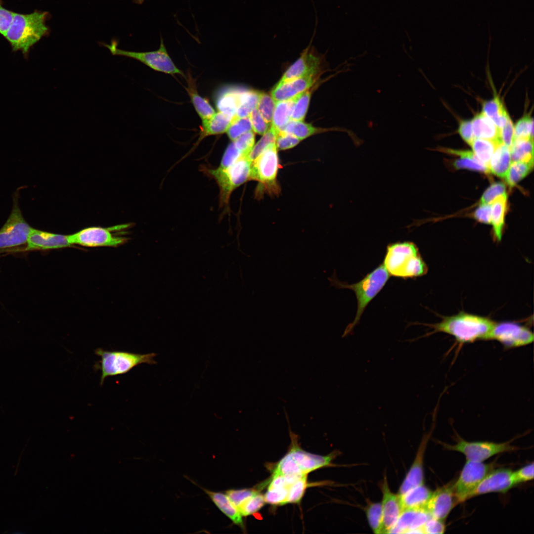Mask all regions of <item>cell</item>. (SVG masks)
Wrapping results in <instances>:
<instances>
[{
	"instance_id": "6da1fadb",
	"label": "cell",
	"mask_w": 534,
	"mask_h": 534,
	"mask_svg": "<svg viewBox=\"0 0 534 534\" xmlns=\"http://www.w3.org/2000/svg\"><path fill=\"white\" fill-rule=\"evenodd\" d=\"M495 322L487 317L461 312L454 315L444 317L439 323L424 324L434 329L432 333L424 336L435 332H443L453 337L460 344L490 340Z\"/></svg>"
},
{
	"instance_id": "7a4b0ae2",
	"label": "cell",
	"mask_w": 534,
	"mask_h": 534,
	"mask_svg": "<svg viewBox=\"0 0 534 534\" xmlns=\"http://www.w3.org/2000/svg\"><path fill=\"white\" fill-rule=\"evenodd\" d=\"M382 264L390 276L404 279L422 276L428 270L418 247L409 241L388 244Z\"/></svg>"
},
{
	"instance_id": "3957f363",
	"label": "cell",
	"mask_w": 534,
	"mask_h": 534,
	"mask_svg": "<svg viewBox=\"0 0 534 534\" xmlns=\"http://www.w3.org/2000/svg\"><path fill=\"white\" fill-rule=\"evenodd\" d=\"M48 14L46 11L37 10L28 14L14 13L4 36L13 51L20 50L27 56L30 48L47 35L49 29L45 22Z\"/></svg>"
},
{
	"instance_id": "277c9868",
	"label": "cell",
	"mask_w": 534,
	"mask_h": 534,
	"mask_svg": "<svg viewBox=\"0 0 534 534\" xmlns=\"http://www.w3.org/2000/svg\"><path fill=\"white\" fill-rule=\"evenodd\" d=\"M390 275L383 264L379 265L372 271L367 273L362 279L350 284L339 280L334 272L328 279L332 286L337 289H349L354 291L357 300V310L353 322L348 325L342 337L352 333L354 328L359 323L366 307L381 291L388 282Z\"/></svg>"
},
{
	"instance_id": "5b68a950",
	"label": "cell",
	"mask_w": 534,
	"mask_h": 534,
	"mask_svg": "<svg viewBox=\"0 0 534 534\" xmlns=\"http://www.w3.org/2000/svg\"><path fill=\"white\" fill-rule=\"evenodd\" d=\"M94 353L100 357V360L95 364V369L101 371L100 385H103L106 378L126 374L138 365L157 363L154 359L157 354L154 353L140 354L97 348Z\"/></svg>"
},
{
	"instance_id": "8992f818",
	"label": "cell",
	"mask_w": 534,
	"mask_h": 534,
	"mask_svg": "<svg viewBox=\"0 0 534 534\" xmlns=\"http://www.w3.org/2000/svg\"><path fill=\"white\" fill-rule=\"evenodd\" d=\"M251 161L248 156L242 155L232 165L217 168L202 167V171L213 178L219 189V202L221 207L226 206L232 192L250 180Z\"/></svg>"
},
{
	"instance_id": "52a82bcc",
	"label": "cell",
	"mask_w": 534,
	"mask_h": 534,
	"mask_svg": "<svg viewBox=\"0 0 534 534\" xmlns=\"http://www.w3.org/2000/svg\"><path fill=\"white\" fill-rule=\"evenodd\" d=\"M129 226L128 224H122L108 227H89L67 235V239L71 246L117 247L127 241L123 230Z\"/></svg>"
},
{
	"instance_id": "ba28073f",
	"label": "cell",
	"mask_w": 534,
	"mask_h": 534,
	"mask_svg": "<svg viewBox=\"0 0 534 534\" xmlns=\"http://www.w3.org/2000/svg\"><path fill=\"white\" fill-rule=\"evenodd\" d=\"M23 187H19L13 193L11 211L0 229V250L27 243L32 228L24 219L19 204L20 191Z\"/></svg>"
},
{
	"instance_id": "9c48e42d",
	"label": "cell",
	"mask_w": 534,
	"mask_h": 534,
	"mask_svg": "<svg viewBox=\"0 0 534 534\" xmlns=\"http://www.w3.org/2000/svg\"><path fill=\"white\" fill-rule=\"evenodd\" d=\"M104 46L109 50L112 55L134 59L157 71L171 75L178 74L184 76L182 72L175 65L168 54L162 37L159 48L152 51L135 52L125 50L118 48L117 43L115 41L112 42L110 44H104Z\"/></svg>"
},
{
	"instance_id": "30bf717a",
	"label": "cell",
	"mask_w": 534,
	"mask_h": 534,
	"mask_svg": "<svg viewBox=\"0 0 534 534\" xmlns=\"http://www.w3.org/2000/svg\"><path fill=\"white\" fill-rule=\"evenodd\" d=\"M275 143L270 145L251 163L250 180L258 181L261 187L276 193V178L279 167Z\"/></svg>"
},
{
	"instance_id": "8fae6325",
	"label": "cell",
	"mask_w": 534,
	"mask_h": 534,
	"mask_svg": "<svg viewBox=\"0 0 534 534\" xmlns=\"http://www.w3.org/2000/svg\"><path fill=\"white\" fill-rule=\"evenodd\" d=\"M494 463L466 461L458 479L454 483V491L458 503L470 498L472 492L487 475L494 468Z\"/></svg>"
},
{
	"instance_id": "7c38bea8",
	"label": "cell",
	"mask_w": 534,
	"mask_h": 534,
	"mask_svg": "<svg viewBox=\"0 0 534 534\" xmlns=\"http://www.w3.org/2000/svg\"><path fill=\"white\" fill-rule=\"evenodd\" d=\"M447 450L463 453L467 460L483 462L491 456L518 449L510 442L496 443L490 442H468L462 439L455 445L443 444Z\"/></svg>"
},
{
	"instance_id": "4fadbf2b",
	"label": "cell",
	"mask_w": 534,
	"mask_h": 534,
	"mask_svg": "<svg viewBox=\"0 0 534 534\" xmlns=\"http://www.w3.org/2000/svg\"><path fill=\"white\" fill-rule=\"evenodd\" d=\"M490 340L497 341L506 349L515 348L531 344L534 334L526 326L514 322H495Z\"/></svg>"
},
{
	"instance_id": "5bb4252c",
	"label": "cell",
	"mask_w": 534,
	"mask_h": 534,
	"mask_svg": "<svg viewBox=\"0 0 534 534\" xmlns=\"http://www.w3.org/2000/svg\"><path fill=\"white\" fill-rule=\"evenodd\" d=\"M454 483H449L432 492L425 508L431 517L444 521L458 504L454 491Z\"/></svg>"
},
{
	"instance_id": "9a60e30c",
	"label": "cell",
	"mask_w": 534,
	"mask_h": 534,
	"mask_svg": "<svg viewBox=\"0 0 534 534\" xmlns=\"http://www.w3.org/2000/svg\"><path fill=\"white\" fill-rule=\"evenodd\" d=\"M515 486L513 471L501 468L492 469L483 479L471 494L470 498L490 492L505 493Z\"/></svg>"
},
{
	"instance_id": "2e32d148",
	"label": "cell",
	"mask_w": 534,
	"mask_h": 534,
	"mask_svg": "<svg viewBox=\"0 0 534 534\" xmlns=\"http://www.w3.org/2000/svg\"><path fill=\"white\" fill-rule=\"evenodd\" d=\"M321 60L320 56L309 45L303 51L298 59L286 71L279 82L317 75L320 70Z\"/></svg>"
},
{
	"instance_id": "e0dca14e",
	"label": "cell",
	"mask_w": 534,
	"mask_h": 534,
	"mask_svg": "<svg viewBox=\"0 0 534 534\" xmlns=\"http://www.w3.org/2000/svg\"><path fill=\"white\" fill-rule=\"evenodd\" d=\"M383 497L381 503L384 534L396 525L403 510L400 495L391 491L385 476L381 486Z\"/></svg>"
},
{
	"instance_id": "ac0fdd59",
	"label": "cell",
	"mask_w": 534,
	"mask_h": 534,
	"mask_svg": "<svg viewBox=\"0 0 534 534\" xmlns=\"http://www.w3.org/2000/svg\"><path fill=\"white\" fill-rule=\"evenodd\" d=\"M431 517L425 508L403 510L396 525L388 533L424 534L422 527Z\"/></svg>"
},
{
	"instance_id": "d6986e66",
	"label": "cell",
	"mask_w": 534,
	"mask_h": 534,
	"mask_svg": "<svg viewBox=\"0 0 534 534\" xmlns=\"http://www.w3.org/2000/svg\"><path fill=\"white\" fill-rule=\"evenodd\" d=\"M26 250L57 249L70 246L67 235L47 232L32 227Z\"/></svg>"
},
{
	"instance_id": "ffe728a7",
	"label": "cell",
	"mask_w": 534,
	"mask_h": 534,
	"mask_svg": "<svg viewBox=\"0 0 534 534\" xmlns=\"http://www.w3.org/2000/svg\"><path fill=\"white\" fill-rule=\"evenodd\" d=\"M295 460L302 472L305 475L317 469L329 466L337 455L336 452L322 456L306 452L300 447L293 445L288 451Z\"/></svg>"
},
{
	"instance_id": "44dd1931",
	"label": "cell",
	"mask_w": 534,
	"mask_h": 534,
	"mask_svg": "<svg viewBox=\"0 0 534 534\" xmlns=\"http://www.w3.org/2000/svg\"><path fill=\"white\" fill-rule=\"evenodd\" d=\"M430 434L424 436L418 447L415 459L399 489L398 494H402L409 489L423 484V459Z\"/></svg>"
},
{
	"instance_id": "7402d4cb",
	"label": "cell",
	"mask_w": 534,
	"mask_h": 534,
	"mask_svg": "<svg viewBox=\"0 0 534 534\" xmlns=\"http://www.w3.org/2000/svg\"><path fill=\"white\" fill-rule=\"evenodd\" d=\"M316 75L308 76L285 82H278L271 91L275 102L289 100L308 89L316 80Z\"/></svg>"
},
{
	"instance_id": "603a6c76",
	"label": "cell",
	"mask_w": 534,
	"mask_h": 534,
	"mask_svg": "<svg viewBox=\"0 0 534 534\" xmlns=\"http://www.w3.org/2000/svg\"><path fill=\"white\" fill-rule=\"evenodd\" d=\"M218 508L234 524L244 528L242 516L237 507L232 503L225 493L213 491L202 488Z\"/></svg>"
},
{
	"instance_id": "cb8c5ba5",
	"label": "cell",
	"mask_w": 534,
	"mask_h": 534,
	"mask_svg": "<svg viewBox=\"0 0 534 534\" xmlns=\"http://www.w3.org/2000/svg\"><path fill=\"white\" fill-rule=\"evenodd\" d=\"M471 122L475 138L502 142L500 129L482 111L474 116Z\"/></svg>"
},
{
	"instance_id": "d4e9b609",
	"label": "cell",
	"mask_w": 534,
	"mask_h": 534,
	"mask_svg": "<svg viewBox=\"0 0 534 534\" xmlns=\"http://www.w3.org/2000/svg\"><path fill=\"white\" fill-rule=\"evenodd\" d=\"M439 150L459 157V159L453 163L454 167L456 169H466L487 174L490 173L489 168L482 163L472 151L446 148H440Z\"/></svg>"
},
{
	"instance_id": "484cf974",
	"label": "cell",
	"mask_w": 534,
	"mask_h": 534,
	"mask_svg": "<svg viewBox=\"0 0 534 534\" xmlns=\"http://www.w3.org/2000/svg\"><path fill=\"white\" fill-rule=\"evenodd\" d=\"M432 492L422 484L409 489L402 494H399L403 509L425 508Z\"/></svg>"
},
{
	"instance_id": "4316f807",
	"label": "cell",
	"mask_w": 534,
	"mask_h": 534,
	"mask_svg": "<svg viewBox=\"0 0 534 534\" xmlns=\"http://www.w3.org/2000/svg\"><path fill=\"white\" fill-rule=\"evenodd\" d=\"M233 117L219 111L215 113L209 119L202 121V127L198 144L205 137L223 134L226 132Z\"/></svg>"
},
{
	"instance_id": "83f0119b",
	"label": "cell",
	"mask_w": 534,
	"mask_h": 534,
	"mask_svg": "<svg viewBox=\"0 0 534 534\" xmlns=\"http://www.w3.org/2000/svg\"><path fill=\"white\" fill-rule=\"evenodd\" d=\"M511 163L510 148L502 143L499 144L493 153L489 164L490 172L505 178Z\"/></svg>"
},
{
	"instance_id": "f1b7e54d",
	"label": "cell",
	"mask_w": 534,
	"mask_h": 534,
	"mask_svg": "<svg viewBox=\"0 0 534 534\" xmlns=\"http://www.w3.org/2000/svg\"><path fill=\"white\" fill-rule=\"evenodd\" d=\"M507 198L505 193L497 197L490 203V223L492 225L494 236L498 241L501 240L502 236Z\"/></svg>"
},
{
	"instance_id": "f546056e",
	"label": "cell",
	"mask_w": 534,
	"mask_h": 534,
	"mask_svg": "<svg viewBox=\"0 0 534 534\" xmlns=\"http://www.w3.org/2000/svg\"><path fill=\"white\" fill-rule=\"evenodd\" d=\"M482 112L499 129L510 118L503 103L497 96L484 102Z\"/></svg>"
},
{
	"instance_id": "4dcf8cb0",
	"label": "cell",
	"mask_w": 534,
	"mask_h": 534,
	"mask_svg": "<svg viewBox=\"0 0 534 534\" xmlns=\"http://www.w3.org/2000/svg\"><path fill=\"white\" fill-rule=\"evenodd\" d=\"M296 98L297 95L289 100L275 102L271 127L274 130L276 134L279 131L283 130L290 120Z\"/></svg>"
},
{
	"instance_id": "1f68e13d",
	"label": "cell",
	"mask_w": 534,
	"mask_h": 534,
	"mask_svg": "<svg viewBox=\"0 0 534 534\" xmlns=\"http://www.w3.org/2000/svg\"><path fill=\"white\" fill-rule=\"evenodd\" d=\"M510 151L511 162H534V139L514 140Z\"/></svg>"
},
{
	"instance_id": "d6a6232c",
	"label": "cell",
	"mask_w": 534,
	"mask_h": 534,
	"mask_svg": "<svg viewBox=\"0 0 534 534\" xmlns=\"http://www.w3.org/2000/svg\"><path fill=\"white\" fill-rule=\"evenodd\" d=\"M502 142L475 138L469 145L477 158L489 168L490 159L497 146Z\"/></svg>"
},
{
	"instance_id": "836d02e7",
	"label": "cell",
	"mask_w": 534,
	"mask_h": 534,
	"mask_svg": "<svg viewBox=\"0 0 534 534\" xmlns=\"http://www.w3.org/2000/svg\"><path fill=\"white\" fill-rule=\"evenodd\" d=\"M189 81L188 87L186 89L191 102L202 121L207 120L216 113L215 110L207 99L198 94L190 79Z\"/></svg>"
},
{
	"instance_id": "e575fe53",
	"label": "cell",
	"mask_w": 534,
	"mask_h": 534,
	"mask_svg": "<svg viewBox=\"0 0 534 534\" xmlns=\"http://www.w3.org/2000/svg\"><path fill=\"white\" fill-rule=\"evenodd\" d=\"M241 90L229 89L221 93L217 99V106L219 111L232 117L236 113L238 106Z\"/></svg>"
},
{
	"instance_id": "d590c367",
	"label": "cell",
	"mask_w": 534,
	"mask_h": 534,
	"mask_svg": "<svg viewBox=\"0 0 534 534\" xmlns=\"http://www.w3.org/2000/svg\"><path fill=\"white\" fill-rule=\"evenodd\" d=\"M534 162H512L505 176L507 183L510 187L515 186L533 170Z\"/></svg>"
},
{
	"instance_id": "8d00e7d4",
	"label": "cell",
	"mask_w": 534,
	"mask_h": 534,
	"mask_svg": "<svg viewBox=\"0 0 534 534\" xmlns=\"http://www.w3.org/2000/svg\"><path fill=\"white\" fill-rule=\"evenodd\" d=\"M259 95L258 91L241 90L239 105L235 115L239 118L248 117L251 112L257 107Z\"/></svg>"
},
{
	"instance_id": "74e56055",
	"label": "cell",
	"mask_w": 534,
	"mask_h": 534,
	"mask_svg": "<svg viewBox=\"0 0 534 534\" xmlns=\"http://www.w3.org/2000/svg\"><path fill=\"white\" fill-rule=\"evenodd\" d=\"M368 524L375 534H384L381 503L369 502L365 509Z\"/></svg>"
},
{
	"instance_id": "f35d334b",
	"label": "cell",
	"mask_w": 534,
	"mask_h": 534,
	"mask_svg": "<svg viewBox=\"0 0 534 534\" xmlns=\"http://www.w3.org/2000/svg\"><path fill=\"white\" fill-rule=\"evenodd\" d=\"M282 131L292 134L301 140L321 131L303 121L290 120Z\"/></svg>"
},
{
	"instance_id": "ab89813d",
	"label": "cell",
	"mask_w": 534,
	"mask_h": 534,
	"mask_svg": "<svg viewBox=\"0 0 534 534\" xmlns=\"http://www.w3.org/2000/svg\"><path fill=\"white\" fill-rule=\"evenodd\" d=\"M272 475L302 476L304 474L288 452L277 463Z\"/></svg>"
},
{
	"instance_id": "60d3db41",
	"label": "cell",
	"mask_w": 534,
	"mask_h": 534,
	"mask_svg": "<svg viewBox=\"0 0 534 534\" xmlns=\"http://www.w3.org/2000/svg\"><path fill=\"white\" fill-rule=\"evenodd\" d=\"M252 130V125L249 116L239 118L234 115L226 132L229 138L233 141L241 134Z\"/></svg>"
},
{
	"instance_id": "b9f144b4",
	"label": "cell",
	"mask_w": 534,
	"mask_h": 534,
	"mask_svg": "<svg viewBox=\"0 0 534 534\" xmlns=\"http://www.w3.org/2000/svg\"><path fill=\"white\" fill-rule=\"evenodd\" d=\"M526 138L534 139V121L530 115H524L514 125L513 140Z\"/></svg>"
},
{
	"instance_id": "7bdbcfd3",
	"label": "cell",
	"mask_w": 534,
	"mask_h": 534,
	"mask_svg": "<svg viewBox=\"0 0 534 534\" xmlns=\"http://www.w3.org/2000/svg\"><path fill=\"white\" fill-rule=\"evenodd\" d=\"M311 92L307 89L297 95L290 120L303 121L308 110Z\"/></svg>"
},
{
	"instance_id": "ee69618b",
	"label": "cell",
	"mask_w": 534,
	"mask_h": 534,
	"mask_svg": "<svg viewBox=\"0 0 534 534\" xmlns=\"http://www.w3.org/2000/svg\"><path fill=\"white\" fill-rule=\"evenodd\" d=\"M265 502L264 496L257 492L240 504L237 508L242 516H247L259 510Z\"/></svg>"
},
{
	"instance_id": "f6af8a7d",
	"label": "cell",
	"mask_w": 534,
	"mask_h": 534,
	"mask_svg": "<svg viewBox=\"0 0 534 534\" xmlns=\"http://www.w3.org/2000/svg\"><path fill=\"white\" fill-rule=\"evenodd\" d=\"M276 133L274 130L270 127L269 129L263 134L262 137L253 147L249 154L248 158L251 162L255 160L262 152H263L270 145L275 143L276 140Z\"/></svg>"
},
{
	"instance_id": "bcb514c9",
	"label": "cell",
	"mask_w": 534,
	"mask_h": 534,
	"mask_svg": "<svg viewBox=\"0 0 534 534\" xmlns=\"http://www.w3.org/2000/svg\"><path fill=\"white\" fill-rule=\"evenodd\" d=\"M275 106V101L271 96L259 92L257 108L264 119L269 124L271 122Z\"/></svg>"
},
{
	"instance_id": "7dc6e473",
	"label": "cell",
	"mask_w": 534,
	"mask_h": 534,
	"mask_svg": "<svg viewBox=\"0 0 534 534\" xmlns=\"http://www.w3.org/2000/svg\"><path fill=\"white\" fill-rule=\"evenodd\" d=\"M307 475L301 477L289 488L286 503L299 502L307 487Z\"/></svg>"
},
{
	"instance_id": "c3c4849f",
	"label": "cell",
	"mask_w": 534,
	"mask_h": 534,
	"mask_svg": "<svg viewBox=\"0 0 534 534\" xmlns=\"http://www.w3.org/2000/svg\"><path fill=\"white\" fill-rule=\"evenodd\" d=\"M289 488H267L264 496L265 502L272 505L286 504Z\"/></svg>"
},
{
	"instance_id": "681fc988",
	"label": "cell",
	"mask_w": 534,
	"mask_h": 534,
	"mask_svg": "<svg viewBox=\"0 0 534 534\" xmlns=\"http://www.w3.org/2000/svg\"><path fill=\"white\" fill-rule=\"evenodd\" d=\"M242 155L248 156L255 143V134L252 131L247 132L232 141Z\"/></svg>"
},
{
	"instance_id": "f907efd6",
	"label": "cell",
	"mask_w": 534,
	"mask_h": 534,
	"mask_svg": "<svg viewBox=\"0 0 534 534\" xmlns=\"http://www.w3.org/2000/svg\"><path fill=\"white\" fill-rule=\"evenodd\" d=\"M505 193V185L502 182H495L484 192L480 199V204H490L497 197Z\"/></svg>"
},
{
	"instance_id": "816d5d0a",
	"label": "cell",
	"mask_w": 534,
	"mask_h": 534,
	"mask_svg": "<svg viewBox=\"0 0 534 534\" xmlns=\"http://www.w3.org/2000/svg\"><path fill=\"white\" fill-rule=\"evenodd\" d=\"M249 117L252 130L256 133L263 135L268 130L269 123L264 119L257 108L251 112Z\"/></svg>"
},
{
	"instance_id": "f5cc1de1",
	"label": "cell",
	"mask_w": 534,
	"mask_h": 534,
	"mask_svg": "<svg viewBox=\"0 0 534 534\" xmlns=\"http://www.w3.org/2000/svg\"><path fill=\"white\" fill-rule=\"evenodd\" d=\"M300 141V139L292 134L280 131L277 133L275 144L277 148L286 150L295 146Z\"/></svg>"
},
{
	"instance_id": "db71d44e",
	"label": "cell",
	"mask_w": 534,
	"mask_h": 534,
	"mask_svg": "<svg viewBox=\"0 0 534 534\" xmlns=\"http://www.w3.org/2000/svg\"><path fill=\"white\" fill-rule=\"evenodd\" d=\"M258 492L257 490L249 489H232L225 491L232 503L237 507L245 500Z\"/></svg>"
},
{
	"instance_id": "11a10c76",
	"label": "cell",
	"mask_w": 534,
	"mask_h": 534,
	"mask_svg": "<svg viewBox=\"0 0 534 534\" xmlns=\"http://www.w3.org/2000/svg\"><path fill=\"white\" fill-rule=\"evenodd\" d=\"M534 475L533 462L513 472V478L515 485L533 480Z\"/></svg>"
},
{
	"instance_id": "9f6ffc18",
	"label": "cell",
	"mask_w": 534,
	"mask_h": 534,
	"mask_svg": "<svg viewBox=\"0 0 534 534\" xmlns=\"http://www.w3.org/2000/svg\"><path fill=\"white\" fill-rule=\"evenodd\" d=\"M242 155L240 151L236 147L234 143H230L227 147L219 166L225 167L229 166L236 161Z\"/></svg>"
},
{
	"instance_id": "6f0895ef",
	"label": "cell",
	"mask_w": 534,
	"mask_h": 534,
	"mask_svg": "<svg viewBox=\"0 0 534 534\" xmlns=\"http://www.w3.org/2000/svg\"><path fill=\"white\" fill-rule=\"evenodd\" d=\"M14 13L5 8L0 0V34L3 37L11 25Z\"/></svg>"
},
{
	"instance_id": "680465c9",
	"label": "cell",
	"mask_w": 534,
	"mask_h": 534,
	"mask_svg": "<svg viewBox=\"0 0 534 534\" xmlns=\"http://www.w3.org/2000/svg\"><path fill=\"white\" fill-rule=\"evenodd\" d=\"M422 529L424 534H443L445 527L444 521L431 517L424 524Z\"/></svg>"
},
{
	"instance_id": "91938a15",
	"label": "cell",
	"mask_w": 534,
	"mask_h": 534,
	"mask_svg": "<svg viewBox=\"0 0 534 534\" xmlns=\"http://www.w3.org/2000/svg\"><path fill=\"white\" fill-rule=\"evenodd\" d=\"M458 132L462 139L469 145L475 138L473 132L471 120L461 121L459 124Z\"/></svg>"
},
{
	"instance_id": "94428289",
	"label": "cell",
	"mask_w": 534,
	"mask_h": 534,
	"mask_svg": "<svg viewBox=\"0 0 534 534\" xmlns=\"http://www.w3.org/2000/svg\"><path fill=\"white\" fill-rule=\"evenodd\" d=\"M500 136L502 143L510 148L512 144L514 136V125L511 118L500 129Z\"/></svg>"
},
{
	"instance_id": "6125c7cd",
	"label": "cell",
	"mask_w": 534,
	"mask_h": 534,
	"mask_svg": "<svg viewBox=\"0 0 534 534\" xmlns=\"http://www.w3.org/2000/svg\"><path fill=\"white\" fill-rule=\"evenodd\" d=\"M490 204H480L473 215L478 221L484 223H490Z\"/></svg>"
},
{
	"instance_id": "be15d7a7",
	"label": "cell",
	"mask_w": 534,
	"mask_h": 534,
	"mask_svg": "<svg viewBox=\"0 0 534 534\" xmlns=\"http://www.w3.org/2000/svg\"><path fill=\"white\" fill-rule=\"evenodd\" d=\"M135 2L138 4H141L143 3L144 0H134Z\"/></svg>"
}]
</instances>
